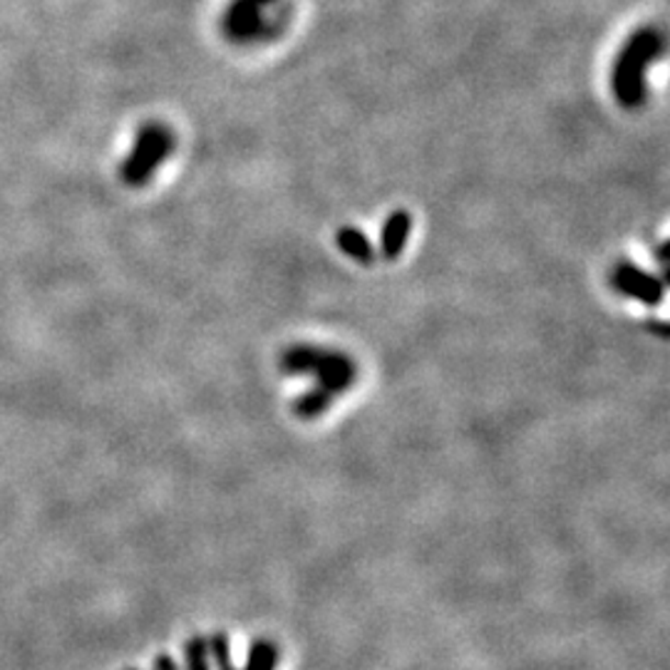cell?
<instances>
[{
    "label": "cell",
    "mask_w": 670,
    "mask_h": 670,
    "mask_svg": "<svg viewBox=\"0 0 670 670\" xmlns=\"http://www.w3.org/2000/svg\"><path fill=\"white\" fill-rule=\"evenodd\" d=\"M663 47V37L650 27L638 31L621 50L616 68H613V90L624 107H638L644 102V72L648 63H654L656 55Z\"/></svg>",
    "instance_id": "cell-1"
},
{
    "label": "cell",
    "mask_w": 670,
    "mask_h": 670,
    "mask_svg": "<svg viewBox=\"0 0 670 670\" xmlns=\"http://www.w3.org/2000/svg\"><path fill=\"white\" fill-rule=\"evenodd\" d=\"M172 137L162 127H147L137 139L135 152H132L129 162L125 167V177L129 184H145L147 177L155 172L159 162L167 157Z\"/></svg>",
    "instance_id": "cell-2"
},
{
    "label": "cell",
    "mask_w": 670,
    "mask_h": 670,
    "mask_svg": "<svg viewBox=\"0 0 670 670\" xmlns=\"http://www.w3.org/2000/svg\"><path fill=\"white\" fill-rule=\"evenodd\" d=\"M611 279H613V286H616L621 294L636 298L640 300V304L658 306L660 300H663V294H666L663 281L656 279L654 273L634 266V263H628V261L618 263Z\"/></svg>",
    "instance_id": "cell-3"
},
{
    "label": "cell",
    "mask_w": 670,
    "mask_h": 670,
    "mask_svg": "<svg viewBox=\"0 0 670 670\" xmlns=\"http://www.w3.org/2000/svg\"><path fill=\"white\" fill-rule=\"evenodd\" d=\"M314 375L318 377V388L341 395L355 383L357 367L351 361V355H345L343 351H330V348H323Z\"/></svg>",
    "instance_id": "cell-4"
},
{
    "label": "cell",
    "mask_w": 670,
    "mask_h": 670,
    "mask_svg": "<svg viewBox=\"0 0 670 670\" xmlns=\"http://www.w3.org/2000/svg\"><path fill=\"white\" fill-rule=\"evenodd\" d=\"M224 25H226V33H229L231 37H239V41H243V37H251L261 27L259 5L253 3V0H231L229 11H226V18H224Z\"/></svg>",
    "instance_id": "cell-5"
},
{
    "label": "cell",
    "mask_w": 670,
    "mask_h": 670,
    "mask_svg": "<svg viewBox=\"0 0 670 670\" xmlns=\"http://www.w3.org/2000/svg\"><path fill=\"white\" fill-rule=\"evenodd\" d=\"M412 219L408 212H393L388 216V222L383 226V236H381V249L385 259H398L400 251L405 249V241H408Z\"/></svg>",
    "instance_id": "cell-6"
},
{
    "label": "cell",
    "mask_w": 670,
    "mask_h": 670,
    "mask_svg": "<svg viewBox=\"0 0 670 670\" xmlns=\"http://www.w3.org/2000/svg\"><path fill=\"white\" fill-rule=\"evenodd\" d=\"M320 351H323V348L308 345V343L288 348V351L283 353V357H281L283 373H286V375H314Z\"/></svg>",
    "instance_id": "cell-7"
},
{
    "label": "cell",
    "mask_w": 670,
    "mask_h": 670,
    "mask_svg": "<svg viewBox=\"0 0 670 670\" xmlns=\"http://www.w3.org/2000/svg\"><path fill=\"white\" fill-rule=\"evenodd\" d=\"M338 247L345 253V257L355 259L357 263H373L375 261V251L373 243L361 229H353V226H345V229L338 231Z\"/></svg>",
    "instance_id": "cell-8"
},
{
    "label": "cell",
    "mask_w": 670,
    "mask_h": 670,
    "mask_svg": "<svg viewBox=\"0 0 670 670\" xmlns=\"http://www.w3.org/2000/svg\"><path fill=\"white\" fill-rule=\"evenodd\" d=\"M336 395L328 393L323 388H314V390H306L300 398L294 402V412L298 415L300 420H316L323 415L330 405H333Z\"/></svg>",
    "instance_id": "cell-9"
},
{
    "label": "cell",
    "mask_w": 670,
    "mask_h": 670,
    "mask_svg": "<svg viewBox=\"0 0 670 670\" xmlns=\"http://www.w3.org/2000/svg\"><path fill=\"white\" fill-rule=\"evenodd\" d=\"M279 666V648L269 640H257L249 650V660L243 670H276Z\"/></svg>",
    "instance_id": "cell-10"
},
{
    "label": "cell",
    "mask_w": 670,
    "mask_h": 670,
    "mask_svg": "<svg viewBox=\"0 0 670 670\" xmlns=\"http://www.w3.org/2000/svg\"><path fill=\"white\" fill-rule=\"evenodd\" d=\"M186 666L189 670H209V656H206L204 638L196 636L192 644L186 646Z\"/></svg>",
    "instance_id": "cell-11"
},
{
    "label": "cell",
    "mask_w": 670,
    "mask_h": 670,
    "mask_svg": "<svg viewBox=\"0 0 670 670\" xmlns=\"http://www.w3.org/2000/svg\"><path fill=\"white\" fill-rule=\"evenodd\" d=\"M212 654H214V660H216V668H219V670H236V668L231 666L229 640H226L224 634L214 636V640H212Z\"/></svg>",
    "instance_id": "cell-12"
},
{
    "label": "cell",
    "mask_w": 670,
    "mask_h": 670,
    "mask_svg": "<svg viewBox=\"0 0 670 670\" xmlns=\"http://www.w3.org/2000/svg\"><path fill=\"white\" fill-rule=\"evenodd\" d=\"M157 668H159V670H179L169 658H159V660H157Z\"/></svg>",
    "instance_id": "cell-13"
},
{
    "label": "cell",
    "mask_w": 670,
    "mask_h": 670,
    "mask_svg": "<svg viewBox=\"0 0 670 670\" xmlns=\"http://www.w3.org/2000/svg\"><path fill=\"white\" fill-rule=\"evenodd\" d=\"M253 3H257V5L261 8V5H269V3H273V0H253Z\"/></svg>",
    "instance_id": "cell-14"
}]
</instances>
